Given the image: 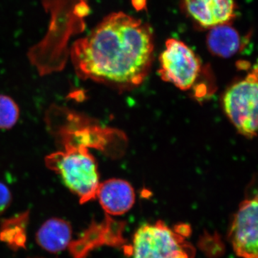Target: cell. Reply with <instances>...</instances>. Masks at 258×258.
Returning a JSON list of instances; mask_svg holds the SVG:
<instances>
[{"instance_id": "4", "label": "cell", "mask_w": 258, "mask_h": 258, "mask_svg": "<svg viewBox=\"0 0 258 258\" xmlns=\"http://www.w3.org/2000/svg\"><path fill=\"white\" fill-rule=\"evenodd\" d=\"M257 69L249 73L226 91L224 110L237 132L247 138L256 137L257 131Z\"/></svg>"}, {"instance_id": "13", "label": "cell", "mask_w": 258, "mask_h": 258, "mask_svg": "<svg viewBox=\"0 0 258 258\" xmlns=\"http://www.w3.org/2000/svg\"><path fill=\"white\" fill-rule=\"evenodd\" d=\"M11 203V191L7 185L0 182V215L8 210Z\"/></svg>"}, {"instance_id": "6", "label": "cell", "mask_w": 258, "mask_h": 258, "mask_svg": "<svg viewBox=\"0 0 258 258\" xmlns=\"http://www.w3.org/2000/svg\"><path fill=\"white\" fill-rule=\"evenodd\" d=\"M159 74L163 81L186 91L192 87L201 69L198 57L184 42L170 39L160 56Z\"/></svg>"}, {"instance_id": "7", "label": "cell", "mask_w": 258, "mask_h": 258, "mask_svg": "<svg viewBox=\"0 0 258 258\" xmlns=\"http://www.w3.org/2000/svg\"><path fill=\"white\" fill-rule=\"evenodd\" d=\"M257 197L241 203L230 226L229 238L241 258H257Z\"/></svg>"}, {"instance_id": "2", "label": "cell", "mask_w": 258, "mask_h": 258, "mask_svg": "<svg viewBox=\"0 0 258 258\" xmlns=\"http://www.w3.org/2000/svg\"><path fill=\"white\" fill-rule=\"evenodd\" d=\"M45 164L60 176L64 184L79 198L81 204L96 198L100 185L98 164L88 148L66 146L62 150L47 156Z\"/></svg>"}, {"instance_id": "10", "label": "cell", "mask_w": 258, "mask_h": 258, "mask_svg": "<svg viewBox=\"0 0 258 258\" xmlns=\"http://www.w3.org/2000/svg\"><path fill=\"white\" fill-rule=\"evenodd\" d=\"M71 238L72 227L69 222L60 218L49 219L36 234L37 244L51 253H58L67 248Z\"/></svg>"}, {"instance_id": "8", "label": "cell", "mask_w": 258, "mask_h": 258, "mask_svg": "<svg viewBox=\"0 0 258 258\" xmlns=\"http://www.w3.org/2000/svg\"><path fill=\"white\" fill-rule=\"evenodd\" d=\"M186 11L203 28L227 24L235 16L234 0H184Z\"/></svg>"}, {"instance_id": "12", "label": "cell", "mask_w": 258, "mask_h": 258, "mask_svg": "<svg viewBox=\"0 0 258 258\" xmlns=\"http://www.w3.org/2000/svg\"><path fill=\"white\" fill-rule=\"evenodd\" d=\"M20 109L13 98L0 95V129L13 128L19 119Z\"/></svg>"}, {"instance_id": "5", "label": "cell", "mask_w": 258, "mask_h": 258, "mask_svg": "<svg viewBox=\"0 0 258 258\" xmlns=\"http://www.w3.org/2000/svg\"><path fill=\"white\" fill-rule=\"evenodd\" d=\"M181 237L162 222L144 224L134 235L133 258H189Z\"/></svg>"}, {"instance_id": "3", "label": "cell", "mask_w": 258, "mask_h": 258, "mask_svg": "<svg viewBox=\"0 0 258 258\" xmlns=\"http://www.w3.org/2000/svg\"><path fill=\"white\" fill-rule=\"evenodd\" d=\"M45 120L47 128L62 147L82 146L104 151L115 134L86 115L55 105L49 108Z\"/></svg>"}, {"instance_id": "11", "label": "cell", "mask_w": 258, "mask_h": 258, "mask_svg": "<svg viewBox=\"0 0 258 258\" xmlns=\"http://www.w3.org/2000/svg\"><path fill=\"white\" fill-rule=\"evenodd\" d=\"M209 49L217 56L229 57L241 49L240 35L227 24L213 27L208 37Z\"/></svg>"}, {"instance_id": "1", "label": "cell", "mask_w": 258, "mask_h": 258, "mask_svg": "<svg viewBox=\"0 0 258 258\" xmlns=\"http://www.w3.org/2000/svg\"><path fill=\"white\" fill-rule=\"evenodd\" d=\"M154 53L152 28L123 13L103 19L75 42L71 60L81 79L126 89L138 86L149 72Z\"/></svg>"}, {"instance_id": "9", "label": "cell", "mask_w": 258, "mask_h": 258, "mask_svg": "<svg viewBox=\"0 0 258 258\" xmlns=\"http://www.w3.org/2000/svg\"><path fill=\"white\" fill-rule=\"evenodd\" d=\"M96 198L102 208L111 215L126 213L135 203V193L132 185L119 179H108L100 183Z\"/></svg>"}]
</instances>
